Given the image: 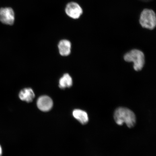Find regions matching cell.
Listing matches in <instances>:
<instances>
[{"label":"cell","instance_id":"9","mask_svg":"<svg viewBox=\"0 0 156 156\" xmlns=\"http://www.w3.org/2000/svg\"><path fill=\"white\" fill-rule=\"evenodd\" d=\"M73 114L74 118L82 124H86L89 121L88 116L85 111L80 109H75L73 110Z\"/></svg>","mask_w":156,"mask_h":156},{"label":"cell","instance_id":"8","mask_svg":"<svg viewBox=\"0 0 156 156\" xmlns=\"http://www.w3.org/2000/svg\"><path fill=\"white\" fill-rule=\"evenodd\" d=\"M71 42L67 40L60 41L58 44L60 54L61 55L67 56L71 53Z\"/></svg>","mask_w":156,"mask_h":156},{"label":"cell","instance_id":"2","mask_svg":"<svg viewBox=\"0 0 156 156\" xmlns=\"http://www.w3.org/2000/svg\"><path fill=\"white\" fill-rule=\"evenodd\" d=\"M126 62H132L134 68L136 71L142 69L145 63V56L143 52L138 50H133L129 52L124 56Z\"/></svg>","mask_w":156,"mask_h":156},{"label":"cell","instance_id":"3","mask_svg":"<svg viewBox=\"0 0 156 156\" xmlns=\"http://www.w3.org/2000/svg\"><path fill=\"white\" fill-rule=\"evenodd\" d=\"M140 22L143 28L149 29L154 28L156 25V17L154 12L151 9H144L140 15Z\"/></svg>","mask_w":156,"mask_h":156},{"label":"cell","instance_id":"4","mask_svg":"<svg viewBox=\"0 0 156 156\" xmlns=\"http://www.w3.org/2000/svg\"><path fill=\"white\" fill-rule=\"evenodd\" d=\"M15 13L13 9L10 7L0 9V21L3 24L12 25L15 21Z\"/></svg>","mask_w":156,"mask_h":156},{"label":"cell","instance_id":"10","mask_svg":"<svg viewBox=\"0 0 156 156\" xmlns=\"http://www.w3.org/2000/svg\"><path fill=\"white\" fill-rule=\"evenodd\" d=\"M73 83V79L71 76L69 74L66 73L60 78L59 81V87L62 89H64L71 87Z\"/></svg>","mask_w":156,"mask_h":156},{"label":"cell","instance_id":"1","mask_svg":"<svg viewBox=\"0 0 156 156\" xmlns=\"http://www.w3.org/2000/svg\"><path fill=\"white\" fill-rule=\"evenodd\" d=\"M114 118L119 125H122L125 123L129 128H131L135 125L136 117L135 114L129 109L125 107H119L114 112Z\"/></svg>","mask_w":156,"mask_h":156},{"label":"cell","instance_id":"7","mask_svg":"<svg viewBox=\"0 0 156 156\" xmlns=\"http://www.w3.org/2000/svg\"><path fill=\"white\" fill-rule=\"evenodd\" d=\"M19 97L21 100L29 103L32 102L35 97L34 91L30 88L22 90L19 94Z\"/></svg>","mask_w":156,"mask_h":156},{"label":"cell","instance_id":"5","mask_svg":"<svg viewBox=\"0 0 156 156\" xmlns=\"http://www.w3.org/2000/svg\"><path fill=\"white\" fill-rule=\"evenodd\" d=\"M65 12L68 16L73 19L79 18L83 12L80 6L74 2L68 4L66 7Z\"/></svg>","mask_w":156,"mask_h":156},{"label":"cell","instance_id":"11","mask_svg":"<svg viewBox=\"0 0 156 156\" xmlns=\"http://www.w3.org/2000/svg\"><path fill=\"white\" fill-rule=\"evenodd\" d=\"M2 154V147L1 145H0V156H1Z\"/></svg>","mask_w":156,"mask_h":156},{"label":"cell","instance_id":"6","mask_svg":"<svg viewBox=\"0 0 156 156\" xmlns=\"http://www.w3.org/2000/svg\"><path fill=\"white\" fill-rule=\"evenodd\" d=\"M37 106L41 111L47 112L51 110L53 103L52 99L47 95H43L39 98L37 102Z\"/></svg>","mask_w":156,"mask_h":156}]
</instances>
